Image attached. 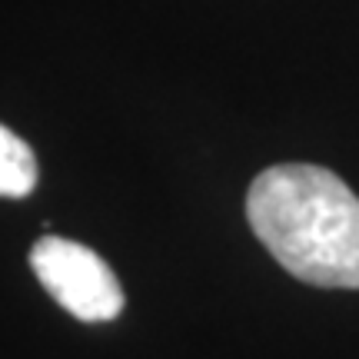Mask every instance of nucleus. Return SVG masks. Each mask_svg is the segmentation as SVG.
<instances>
[{"instance_id":"obj_1","label":"nucleus","mask_w":359,"mask_h":359,"mask_svg":"<svg viewBox=\"0 0 359 359\" xmlns=\"http://www.w3.org/2000/svg\"><path fill=\"white\" fill-rule=\"evenodd\" d=\"M246 223L290 276L359 290V196L333 170L276 163L246 190Z\"/></svg>"},{"instance_id":"obj_3","label":"nucleus","mask_w":359,"mask_h":359,"mask_svg":"<svg viewBox=\"0 0 359 359\" xmlns=\"http://www.w3.org/2000/svg\"><path fill=\"white\" fill-rule=\"evenodd\" d=\"M37 187V156L30 143L0 123V196L24 200Z\"/></svg>"},{"instance_id":"obj_2","label":"nucleus","mask_w":359,"mask_h":359,"mask_svg":"<svg viewBox=\"0 0 359 359\" xmlns=\"http://www.w3.org/2000/svg\"><path fill=\"white\" fill-rule=\"evenodd\" d=\"M30 269L53 303L80 323H110L123 313V286L110 263L67 236H40L30 246Z\"/></svg>"}]
</instances>
